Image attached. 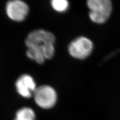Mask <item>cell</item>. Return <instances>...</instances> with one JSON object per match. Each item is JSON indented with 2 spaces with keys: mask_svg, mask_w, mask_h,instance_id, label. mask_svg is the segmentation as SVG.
<instances>
[{
  "mask_svg": "<svg viewBox=\"0 0 120 120\" xmlns=\"http://www.w3.org/2000/svg\"><path fill=\"white\" fill-rule=\"evenodd\" d=\"M15 86L18 93L25 98L33 96L37 88L35 80L28 74L21 75L17 80Z\"/></svg>",
  "mask_w": 120,
  "mask_h": 120,
  "instance_id": "6",
  "label": "cell"
},
{
  "mask_svg": "<svg viewBox=\"0 0 120 120\" xmlns=\"http://www.w3.org/2000/svg\"><path fill=\"white\" fill-rule=\"evenodd\" d=\"M51 5L52 8L59 13L66 12L69 7L68 0H51Z\"/></svg>",
  "mask_w": 120,
  "mask_h": 120,
  "instance_id": "8",
  "label": "cell"
},
{
  "mask_svg": "<svg viewBox=\"0 0 120 120\" xmlns=\"http://www.w3.org/2000/svg\"><path fill=\"white\" fill-rule=\"evenodd\" d=\"M89 17L93 22L103 24L110 17L112 10L111 0H87Z\"/></svg>",
  "mask_w": 120,
  "mask_h": 120,
  "instance_id": "2",
  "label": "cell"
},
{
  "mask_svg": "<svg viewBox=\"0 0 120 120\" xmlns=\"http://www.w3.org/2000/svg\"><path fill=\"white\" fill-rule=\"evenodd\" d=\"M93 48V45L91 40L85 37H80L70 44L68 51L73 57L84 59L91 53Z\"/></svg>",
  "mask_w": 120,
  "mask_h": 120,
  "instance_id": "4",
  "label": "cell"
},
{
  "mask_svg": "<svg viewBox=\"0 0 120 120\" xmlns=\"http://www.w3.org/2000/svg\"><path fill=\"white\" fill-rule=\"evenodd\" d=\"M33 96L36 104L44 109L53 107L57 100V93L53 88L49 85L37 87Z\"/></svg>",
  "mask_w": 120,
  "mask_h": 120,
  "instance_id": "3",
  "label": "cell"
},
{
  "mask_svg": "<svg viewBox=\"0 0 120 120\" xmlns=\"http://www.w3.org/2000/svg\"><path fill=\"white\" fill-rule=\"evenodd\" d=\"M35 112L29 107L22 108L19 110L16 114L14 120H35Z\"/></svg>",
  "mask_w": 120,
  "mask_h": 120,
  "instance_id": "7",
  "label": "cell"
},
{
  "mask_svg": "<svg viewBox=\"0 0 120 120\" xmlns=\"http://www.w3.org/2000/svg\"><path fill=\"white\" fill-rule=\"evenodd\" d=\"M55 42V37L52 33L42 29L33 31L25 41L26 55L29 59L42 64L54 56Z\"/></svg>",
  "mask_w": 120,
  "mask_h": 120,
  "instance_id": "1",
  "label": "cell"
},
{
  "mask_svg": "<svg viewBox=\"0 0 120 120\" xmlns=\"http://www.w3.org/2000/svg\"><path fill=\"white\" fill-rule=\"evenodd\" d=\"M29 12V6L22 0H10L6 4V14L12 21L17 22L24 21Z\"/></svg>",
  "mask_w": 120,
  "mask_h": 120,
  "instance_id": "5",
  "label": "cell"
}]
</instances>
